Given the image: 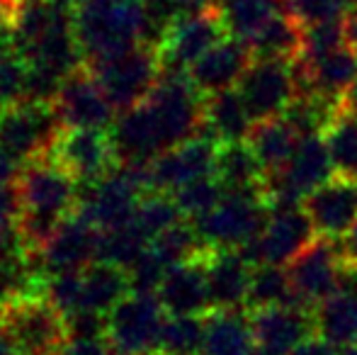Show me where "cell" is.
I'll return each instance as SVG.
<instances>
[{"label":"cell","instance_id":"1","mask_svg":"<svg viewBox=\"0 0 357 355\" xmlns=\"http://www.w3.org/2000/svg\"><path fill=\"white\" fill-rule=\"evenodd\" d=\"M15 185L22 202L17 232L32 251H39L63 219L78 212L80 188L52 156L20 168Z\"/></svg>","mask_w":357,"mask_h":355},{"label":"cell","instance_id":"2","mask_svg":"<svg viewBox=\"0 0 357 355\" xmlns=\"http://www.w3.org/2000/svg\"><path fill=\"white\" fill-rule=\"evenodd\" d=\"M73 27L88 66L144 44V0H80Z\"/></svg>","mask_w":357,"mask_h":355},{"label":"cell","instance_id":"3","mask_svg":"<svg viewBox=\"0 0 357 355\" xmlns=\"http://www.w3.org/2000/svg\"><path fill=\"white\" fill-rule=\"evenodd\" d=\"M78 188V214L98 232H112L132 224L142 199L151 192L146 168L134 166H117L98 183Z\"/></svg>","mask_w":357,"mask_h":355},{"label":"cell","instance_id":"4","mask_svg":"<svg viewBox=\"0 0 357 355\" xmlns=\"http://www.w3.org/2000/svg\"><path fill=\"white\" fill-rule=\"evenodd\" d=\"M270 217L273 209L265 199V190H253V192L226 195V199L214 212L195 219L192 224L209 253L241 251L265 232Z\"/></svg>","mask_w":357,"mask_h":355},{"label":"cell","instance_id":"5","mask_svg":"<svg viewBox=\"0 0 357 355\" xmlns=\"http://www.w3.org/2000/svg\"><path fill=\"white\" fill-rule=\"evenodd\" d=\"M61 117L54 103H24L0 109V151L20 168L37 158H49L63 137Z\"/></svg>","mask_w":357,"mask_h":355},{"label":"cell","instance_id":"6","mask_svg":"<svg viewBox=\"0 0 357 355\" xmlns=\"http://www.w3.org/2000/svg\"><path fill=\"white\" fill-rule=\"evenodd\" d=\"M90 68H93L95 78H98L100 88L114 107V112L122 114L127 109L139 107L158 86L160 54L158 49L139 44L124 54L93 63Z\"/></svg>","mask_w":357,"mask_h":355},{"label":"cell","instance_id":"7","mask_svg":"<svg viewBox=\"0 0 357 355\" xmlns=\"http://www.w3.org/2000/svg\"><path fill=\"white\" fill-rule=\"evenodd\" d=\"M168 314L155 294H129L107 317V338L124 355H158Z\"/></svg>","mask_w":357,"mask_h":355},{"label":"cell","instance_id":"8","mask_svg":"<svg viewBox=\"0 0 357 355\" xmlns=\"http://www.w3.org/2000/svg\"><path fill=\"white\" fill-rule=\"evenodd\" d=\"M316 241H319L316 229L311 224L309 214L304 212V204H301V207L273 212L265 232L253 243L241 248V256L253 268L255 266L289 268Z\"/></svg>","mask_w":357,"mask_h":355},{"label":"cell","instance_id":"9","mask_svg":"<svg viewBox=\"0 0 357 355\" xmlns=\"http://www.w3.org/2000/svg\"><path fill=\"white\" fill-rule=\"evenodd\" d=\"M0 322L22 355H54L66 343V322L44 297L0 309Z\"/></svg>","mask_w":357,"mask_h":355},{"label":"cell","instance_id":"10","mask_svg":"<svg viewBox=\"0 0 357 355\" xmlns=\"http://www.w3.org/2000/svg\"><path fill=\"white\" fill-rule=\"evenodd\" d=\"M221 144L199 129L197 137L188 139L180 146L165 151L149 168V188L151 192L175 195L180 188L195 183V180L212 178L216 168V153Z\"/></svg>","mask_w":357,"mask_h":355},{"label":"cell","instance_id":"11","mask_svg":"<svg viewBox=\"0 0 357 355\" xmlns=\"http://www.w3.org/2000/svg\"><path fill=\"white\" fill-rule=\"evenodd\" d=\"M59 117L66 129H85V132H109L117 119V112L105 98L98 78L88 63L73 71L61 83L54 100Z\"/></svg>","mask_w":357,"mask_h":355},{"label":"cell","instance_id":"12","mask_svg":"<svg viewBox=\"0 0 357 355\" xmlns=\"http://www.w3.org/2000/svg\"><path fill=\"white\" fill-rule=\"evenodd\" d=\"M343 268H345V261H343V256H340L338 241L319 239L314 246L306 248V251L287 268L296 304L316 309L321 302L333 297L340 289Z\"/></svg>","mask_w":357,"mask_h":355},{"label":"cell","instance_id":"13","mask_svg":"<svg viewBox=\"0 0 357 355\" xmlns=\"http://www.w3.org/2000/svg\"><path fill=\"white\" fill-rule=\"evenodd\" d=\"M236 90L255 124L278 119L296 98L294 68L284 61H253Z\"/></svg>","mask_w":357,"mask_h":355},{"label":"cell","instance_id":"14","mask_svg":"<svg viewBox=\"0 0 357 355\" xmlns=\"http://www.w3.org/2000/svg\"><path fill=\"white\" fill-rule=\"evenodd\" d=\"M229 37L221 24L219 13L204 17L178 20L165 37L160 54V73L165 76H188V71L209 52L212 47Z\"/></svg>","mask_w":357,"mask_h":355},{"label":"cell","instance_id":"15","mask_svg":"<svg viewBox=\"0 0 357 355\" xmlns=\"http://www.w3.org/2000/svg\"><path fill=\"white\" fill-rule=\"evenodd\" d=\"M52 158L71 176L78 185H90L102 180L117 168L109 132H85L66 129L59 139Z\"/></svg>","mask_w":357,"mask_h":355},{"label":"cell","instance_id":"16","mask_svg":"<svg viewBox=\"0 0 357 355\" xmlns=\"http://www.w3.org/2000/svg\"><path fill=\"white\" fill-rule=\"evenodd\" d=\"M98 246L100 232L75 212L63 219L54 236L39 248V258L49 278L61 273H80L98 261Z\"/></svg>","mask_w":357,"mask_h":355},{"label":"cell","instance_id":"17","mask_svg":"<svg viewBox=\"0 0 357 355\" xmlns=\"http://www.w3.org/2000/svg\"><path fill=\"white\" fill-rule=\"evenodd\" d=\"M316 236L340 241L357 224V180L335 176L304 199Z\"/></svg>","mask_w":357,"mask_h":355},{"label":"cell","instance_id":"18","mask_svg":"<svg viewBox=\"0 0 357 355\" xmlns=\"http://www.w3.org/2000/svg\"><path fill=\"white\" fill-rule=\"evenodd\" d=\"M253 61L255 59L248 44L234 37H224L190 68L188 78L202 98H212V95L238 88Z\"/></svg>","mask_w":357,"mask_h":355},{"label":"cell","instance_id":"19","mask_svg":"<svg viewBox=\"0 0 357 355\" xmlns=\"http://www.w3.org/2000/svg\"><path fill=\"white\" fill-rule=\"evenodd\" d=\"M253 336L258 348L273 351L278 355H289L304 341L316 336L314 331V309L301 304L263 309L250 314Z\"/></svg>","mask_w":357,"mask_h":355},{"label":"cell","instance_id":"20","mask_svg":"<svg viewBox=\"0 0 357 355\" xmlns=\"http://www.w3.org/2000/svg\"><path fill=\"white\" fill-rule=\"evenodd\" d=\"M155 297L168 317H209L214 309L207 285V256L170 268Z\"/></svg>","mask_w":357,"mask_h":355},{"label":"cell","instance_id":"21","mask_svg":"<svg viewBox=\"0 0 357 355\" xmlns=\"http://www.w3.org/2000/svg\"><path fill=\"white\" fill-rule=\"evenodd\" d=\"M253 266L241 251H214L207 256V285L214 312H241L248 302Z\"/></svg>","mask_w":357,"mask_h":355},{"label":"cell","instance_id":"22","mask_svg":"<svg viewBox=\"0 0 357 355\" xmlns=\"http://www.w3.org/2000/svg\"><path fill=\"white\" fill-rule=\"evenodd\" d=\"M253 127L255 122L238 90H226V93L204 98L202 132L216 139L219 144L248 142Z\"/></svg>","mask_w":357,"mask_h":355},{"label":"cell","instance_id":"23","mask_svg":"<svg viewBox=\"0 0 357 355\" xmlns=\"http://www.w3.org/2000/svg\"><path fill=\"white\" fill-rule=\"evenodd\" d=\"M214 178L224 185L226 195L234 192H253V190H265L268 173L260 166L258 156L250 149L248 142L221 144L216 153Z\"/></svg>","mask_w":357,"mask_h":355},{"label":"cell","instance_id":"24","mask_svg":"<svg viewBox=\"0 0 357 355\" xmlns=\"http://www.w3.org/2000/svg\"><path fill=\"white\" fill-rule=\"evenodd\" d=\"M83 280V309L85 312H95L109 317L119 302L132 294V285H129L127 270L109 266V263L95 261L80 273Z\"/></svg>","mask_w":357,"mask_h":355},{"label":"cell","instance_id":"25","mask_svg":"<svg viewBox=\"0 0 357 355\" xmlns=\"http://www.w3.org/2000/svg\"><path fill=\"white\" fill-rule=\"evenodd\" d=\"M258 348L253 324L245 309L241 312H212L207 317L202 355H250Z\"/></svg>","mask_w":357,"mask_h":355},{"label":"cell","instance_id":"26","mask_svg":"<svg viewBox=\"0 0 357 355\" xmlns=\"http://www.w3.org/2000/svg\"><path fill=\"white\" fill-rule=\"evenodd\" d=\"M314 331L338 351L357 343V294L335 292L321 302L314 309Z\"/></svg>","mask_w":357,"mask_h":355},{"label":"cell","instance_id":"27","mask_svg":"<svg viewBox=\"0 0 357 355\" xmlns=\"http://www.w3.org/2000/svg\"><path fill=\"white\" fill-rule=\"evenodd\" d=\"M299 134L284 122L282 117L268 119V122H258L248 137L250 149L258 156L260 166L265 168L268 176H278L291 161L296 146H299Z\"/></svg>","mask_w":357,"mask_h":355},{"label":"cell","instance_id":"28","mask_svg":"<svg viewBox=\"0 0 357 355\" xmlns=\"http://www.w3.org/2000/svg\"><path fill=\"white\" fill-rule=\"evenodd\" d=\"M304 29L289 13L270 20L248 42L255 61H284L294 63L301 56Z\"/></svg>","mask_w":357,"mask_h":355},{"label":"cell","instance_id":"29","mask_svg":"<svg viewBox=\"0 0 357 355\" xmlns=\"http://www.w3.org/2000/svg\"><path fill=\"white\" fill-rule=\"evenodd\" d=\"M287 13V0H226L219 17L226 34L248 44L270 20Z\"/></svg>","mask_w":357,"mask_h":355},{"label":"cell","instance_id":"30","mask_svg":"<svg viewBox=\"0 0 357 355\" xmlns=\"http://www.w3.org/2000/svg\"><path fill=\"white\" fill-rule=\"evenodd\" d=\"M340 112V103L328 100L324 95H296L287 107L282 119L299 134V139L324 137L326 129L333 124Z\"/></svg>","mask_w":357,"mask_h":355},{"label":"cell","instance_id":"31","mask_svg":"<svg viewBox=\"0 0 357 355\" xmlns=\"http://www.w3.org/2000/svg\"><path fill=\"white\" fill-rule=\"evenodd\" d=\"M287 304H296L287 268L255 266L253 275H250L245 312L253 314V312H263V309L287 307Z\"/></svg>","mask_w":357,"mask_h":355},{"label":"cell","instance_id":"32","mask_svg":"<svg viewBox=\"0 0 357 355\" xmlns=\"http://www.w3.org/2000/svg\"><path fill=\"white\" fill-rule=\"evenodd\" d=\"M153 253L165 263V268L183 266V263L197 261V258L209 256V251L204 248V243L199 241L197 229L192 222H178L173 229H168L165 234H160L153 243H151Z\"/></svg>","mask_w":357,"mask_h":355},{"label":"cell","instance_id":"33","mask_svg":"<svg viewBox=\"0 0 357 355\" xmlns=\"http://www.w3.org/2000/svg\"><path fill=\"white\" fill-rule=\"evenodd\" d=\"M324 142L328 146L335 176L357 180V117L338 112L333 124L326 129Z\"/></svg>","mask_w":357,"mask_h":355},{"label":"cell","instance_id":"34","mask_svg":"<svg viewBox=\"0 0 357 355\" xmlns=\"http://www.w3.org/2000/svg\"><path fill=\"white\" fill-rule=\"evenodd\" d=\"M149 248H151L149 239L134 224H127V227L112 229V232H100L98 261L129 270Z\"/></svg>","mask_w":357,"mask_h":355},{"label":"cell","instance_id":"35","mask_svg":"<svg viewBox=\"0 0 357 355\" xmlns=\"http://www.w3.org/2000/svg\"><path fill=\"white\" fill-rule=\"evenodd\" d=\"M207 317H168L158 355H202Z\"/></svg>","mask_w":357,"mask_h":355},{"label":"cell","instance_id":"36","mask_svg":"<svg viewBox=\"0 0 357 355\" xmlns=\"http://www.w3.org/2000/svg\"><path fill=\"white\" fill-rule=\"evenodd\" d=\"M178 222H183V214H180L178 204L170 195L163 192H149L139 204L137 214H134L132 224L149 239L151 243L165 234L168 229H173Z\"/></svg>","mask_w":357,"mask_h":355},{"label":"cell","instance_id":"37","mask_svg":"<svg viewBox=\"0 0 357 355\" xmlns=\"http://www.w3.org/2000/svg\"><path fill=\"white\" fill-rule=\"evenodd\" d=\"M170 197L175 199L183 219L195 222V219L207 217L209 212H214V209L224 202L226 190H224V185L212 176V178H202V180H195V183L185 185V188H180L178 192L170 195Z\"/></svg>","mask_w":357,"mask_h":355},{"label":"cell","instance_id":"38","mask_svg":"<svg viewBox=\"0 0 357 355\" xmlns=\"http://www.w3.org/2000/svg\"><path fill=\"white\" fill-rule=\"evenodd\" d=\"M353 8L355 0H287V13L301 27L343 22Z\"/></svg>","mask_w":357,"mask_h":355},{"label":"cell","instance_id":"39","mask_svg":"<svg viewBox=\"0 0 357 355\" xmlns=\"http://www.w3.org/2000/svg\"><path fill=\"white\" fill-rule=\"evenodd\" d=\"M29 63L20 52L0 56V109L15 107L27 100Z\"/></svg>","mask_w":357,"mask_h":355},{"label":"cell","instance_id":"40","mask_svg":"<svg viewBox=\"0 0 357 355\" xmlns=\"http://www.w3.org/2000/svg\"><path fill=\"white\" fill-rule=\"evenodd\" d=\"M83 273V270H80ZM80 273H61L47 280L44 299L61 314L63 319L83 312V280Z\"/></svg>","mask_w":357,"mask_h":355},{"label":"cell","instance_id":"41","mask_svg":"<svg viewBox=\"0 0 357 355\" xmlns=\"http://www.w3.org/2000/svg\"><path fill=\"white\" fill-rule=\"evenodd\" d=\"M304 29V42H301V61H316L338 49L348 47L345 42V24L343 22H328V24H314Z\"/></svg>","mask_w":357,"mask_h":355},{"label":"cell","instance_id":"42","mask_svg":"<svg viewBox=\"0 0 357 355\" xmlns=\"http://www.w3.org/2000/svg\"><path fill=\"white\" fill-rule=\"evenodd\" d=\"M165 273H168L165 263L155 256L153 248H149V251L127 270L132 292L134 294H158L160 285H163V280H165Z\"/></svg>","mask_w":357,"mask_h":355},{"label":"cell","instance_id":"43","mask_svg":"<svg viewBox=\"0 0 357 355\" xmlns=\"http://www.w3.org/2000/svg\"><path fill=\"white\" fill-rule=\"evenodd\" d=\"M20 212H22V202H20L17 185L0 183V234L17 227Z\"/></svg>","mask_w":357,"mask_h":355},{"label":"cell","instance_id":"44","mask_svg":"<svg viewBox=\"0 0 357 355\" xmlns=\"http://www.w3.org/2000/svg\"><path fill=\"white\" fill-rule=\"evenodd\" d=\"M59 355H124L109 343V338H90V341H66Z\"/></svg>","mask_w":357,"mask_h":355},{"label":"cell","instance_id":"45","mask_svg":"<svg viewBox=\"0 0 357 355\" xmlns=\"http://www.w3.org/2000/svg\"><path fill=\"white\" fill-rule=\"evenodd\" d=\"M178 20L204 17V15L216 13V0H173Z\"/></svg>","mask_w":357,"mask_h":355},{"label":"cell","instance_id":"46","mask_svg":"<svg viewBox=\"0 0 357 355\" xmlns=\"http://www.w3.org/2000/svg\"><path fill=\"white\" fill-rule=\"evenodd\" d=\"M289 355H340L338 348H333L331 343L321 341L319 336L309 338V341H304L299 348H294Z\"/></svg>","mask_w":357,"mask_h":355},{"label":"cell","instance_id":"47","mask_svg":"<svg viewBox=\"0 0 357 355\" xmlns=\"http://www.w3.org/2000/svg\"><path fill=\"white\" fill-rule=\"evenodd\" d=\"M15 17H17V0H0V37L15 32Z\"/></svg>","mask_w":357,"mask_h":355},{"label":"cell","instance_id":"48","mask_svg":"<svg viewBox=\"0 0 357 355\" xmlns=\"http://www.w3.org/2000/svg\"><path fill=\"white\" fill-rule=\"evenodd\" d=\"M338 248H340V256H343V261L348 263V266H357V224L340 239Z\"/></svg>","mask_w":357,"mask_h":355},{"label":"cell","instance_id":"49","mask_svg":"<svg viewBox=\"0 0 357 355\" xmlns=\"http://www.w3.org/2000/svg\"><path fill=\"white\" fill-rule=\"evenodd\" d=\"M343 24H345V42H348L350 49H355L357 52V3H355V8L348 13V17L343 20Z\"/></svg>","mask_w":357,"mask_h":355},{"label":"cell","instance_id":"50","mask_svg":"<svg viewBox=\"0 0 357 355\" xmlns=\"http://www.w3.org/2000/svg\"><path fill=\"white\" fill-rule=\"evenodd\" d=\"M0 355H22V351L17 348V343L10 336V331L5 328L3 322H0Z\"/></svg>","mask_w":357,"mask_h":355},{"label":"cell","instance_id":"51","mask_svg":"<svg viewBox=\"0 0 357 355\" xmlns=\"http://www.w3.org/2000/svg\"><path fill=\"white\" fill-rule=\"evenodd\" d=\"M340 112L357 117V81L353 83V88H350L348 93L340 98Z\"/></svg>","mask_w":357,"mask_h":355},{"label":"cell","instance_id":"52","mask_svg":"<svg viewBox=\"0 0 357 355\" xmlns=\"http://www.w3.org/2000/svg\"><path fill=\"white\" fill-rule=\"evenodd\" d=\"M52 5H56V8H63V10H75V5L80 3V0H49Z\"/></svg>","mask_w":357,"mask_h":355},{"label":"cell","instance_id":"53","mask_svg":"<svg viewBox=\"0 0 357 355\" xmlns=\"http://www.w3.org/2000/svg\"><path fill=\"white\" fill-rule=\"evenodd\" d=\"M340 355H357V343H353V346H348V348H343Z\"/></svg>","mask_w":357,"mask_h":355},{"label":"cell","instance_id":"54","mask_svg":"<svg viewBox=\"0 0 357 355\" xmlns=\"http://www.w3.org/2000/svg\"><path fill=\"white\" fill-rule=\"evenodd\" d=\"M250 355H278V353H273V351H265V348H255Z\"/></svg>","mask_w":357,"mask_h":355},{"label":"cell","instance_id":"55","mask_svg":"<svg viewBox=\"0 0 357 355\" xmlns=\"http://www.w3.org/2000/svg\"><path fill=\"white\" fill-rule=\"evenodd\" d=\"M355 3H357V0H355Z\"/></svg>","mask_w":357,"mask_h":355}]
</instances>
